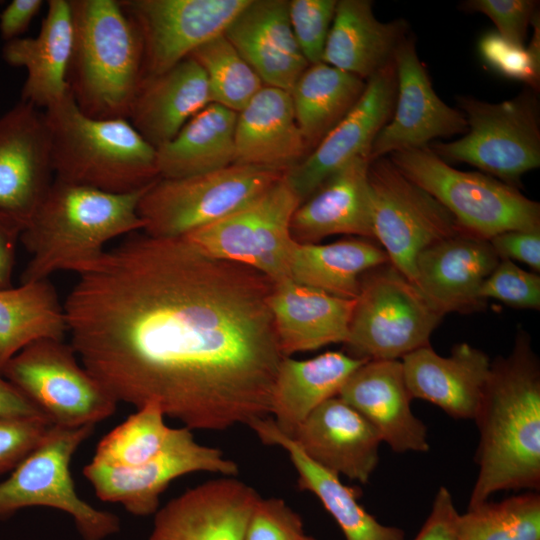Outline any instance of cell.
I'll return each mask as SVG.
<instances>
[{"mask_svg":"<svg viewBox=\"0 0 540 540\" xmlns=\"http://www.w3.org/2000/svg\"><path fill=\"white\" fill-rule=\"evenodd\" d=\"M396 94L397 76L392 59L366 81L361 98L347 115L285 173L301 203L354 158L370 155L375 137L392 117Z\"/></svg>","mask_w":540,"mask_h":540,"instance_id":"obj_17","label":"cell"},{"mask_svg":"<svg viewBox=\"0 0 540 540\" xmlns=\"http://www.w3.org/2000/svg\"><path fill=\"white\" fill-rule=\"evenodd\" d=\"M483 300L496 299L519 309H540V276L500 259L480 288Z\"/></svg>","mask_w":540,"mask_h":540,"instance_id":"obj_42","label":"cell"},{"mask_svg":"<svg viewBox=\"0 0 540 540\" xmlns=\"http://www.w3.org/2000/svg\"><path fill=\"white\" fill-rule=\"evenodd\" d=\"M67 332L64 306L48 279L0 290V369L28 344L63 340Z\"/></svg>","mask_w":540,"mask_h":540,"instance_id":"obj_36","label":"cell"},{"mask_svg":"<svg viewBox=\"0 0 540 540\" xmlns=\"http://www.w3.org/2000/svg\"><path fill=\"white\" fill-rule=\"evenodd\" d=\"M367 360L328 351L306 360L284 357L276 374L270 417L292 437L299 425L326 400L338 396L351 374Z\"/></svg>","mask_w":540,"mask_h":540,"instance_id":"obj_32","label":"cell"},{"mask_svg":"<svg viewBox=\"0 0 540 540\" xmlns=\"http://www.w3.org/2000/svg\"><path fill=\"white\" fill-rule=\"evenodd\" d=\"M224 35L265 86L290 92L309 66L294 37L286 0H249Z\"/></svg>","mask_w":540,"mask_h":540,"instance_id":"obj_24","label":"cell"},{"mask_svg":"<svg viewBox=\"0 0 540 540\" xmlns=\"http://www.w3.org/2000/svg\"><path fill=\"white\" fill-rule=\"evenodd\" d=\"M538 3L535 0H467L460 4V9L486 15L496 26L499 35L524 46Z\"/></svg>","mask_w":540,"mask_h":540,"instance_id":"obj_44","label":"cell"},{"mask_svg":"<svg viewBox=\"0 0 540 540\" xmlns=\"http://www.w3.org/2000/svg\"><path fill=\"white\" fill-rule=\"evenodd\" d=\"M369 164V155L354 158L297 207L290 227L297 243L316 244L336 234L374 239Z\"/></svg>","mask_w":540,"mask_h":540,"instance_id":"obj_25","label":"cell"},{"mask_svg":"<svg viewBox=\"0 0 540 540\" xmlns=\"http://www.w3.org/2000/svg\"><path fill=\"white\" fill-rule=\"evenodd\" d=\"M1 373L55 426H95L117 409L118 403L63 340L43 338L28 344Z\"/></svg>","mask_w":540,"mask_h":540,"instance_id":"obj_11","label":"cell"},{"mask_svg":"<svg viewBox=\"0 0 540 540\" xmlns=\"http://www.w3.org/2000/svg\"><path fill=\"white\" fill-rule=\"evenodd\" d=\"M300 199L285 175L249 204L183 237L209 256L248 266L273 283L290 279L296 241L291 220Z\"/></svg>","mask_w":540,"mask_h":540,"instance_id":"obj_12","label":"cell"},{"mask_svg":"<svg viewBox=\"0 0 540 540\" xmlns=\"http://www.w3.org/2000/svg\"><path fill=\"white\" fill-rule=\"evenodd\" d=\"M301 540H316V539H314V538L311 537V536L304 535L303 538H302Z\"/></svg>","mask_w":540,"mask_h":540,"instance_id":"obj_51","label":"cell"},{"mask_svg":"<svg viewBox=\"0 0 540 540\" xmlns=\"http://www.w3.org/2000/svg\"><path fill=\"white\" fill-rule=\"evenodd\" d=\"M165 414L155 402L137 408L97 444L93 462L135 467L157 456L167 445L173 429L166 425Z\"/></svg>","mask_w":540,"mask_h":540,"instance_id":"obj_38","label":"cell"},{"mask_svg":"<svg viewBox=\"0 0 540 540\" xmlns=\"http://www.w3.org/2000/svg\"><path fill=\"white\" fill-rule=\"evenodd\" d=\"M47 6L36 37L5 42L2 49L6 63L26 70L21 100L45 109L70 92L67 75L73 47L69 0H49Z\"/></svg>","mask_w":540,"mask_h":540,"instance_id":"obj_29","label":"cell"},{"mask_svg":"<svg viewBox=\"0 0 540 540\" xmlns=\"http://www.w3.org/2000/svg\"><path fill=\"white\" fill-rule=\"evenodd\" d=\"M273 282L184 238L105 251L64 302L71 346L117 402L157 403L190 430L270 416L280 362Z\"/></svg>","mask_w":540,"mask_h":540,"instance_id":"obj_1","label":"cell"},{"mask_svg":"<svg viewBox=\"0 0 540 540\" xmlns=\"http://www.w3.org/2000/svg\"><path fill=\"white\" fill-rule=\"evenodd\" d=\"M381 246L367 238L342 239L329 244H301L294 247L290 279L330 295L355 299L361 276L387 264Z\"/></svg>","mask_w":540,"mask_h":540,"instance_id":"obj_34","label":"cell"},{"mask_svg":"<svg viewBox=\"0 0 540 540\" xmlns=\"http://www.w3.org/2000/svg\"><path fill=\"white\" fill-rule=\"evenodd\" d=\"M304 533L300 515L280 498H259L244 534V540H301Z\"/></svg>","mask_w":540,"mask_h":540,"instance_id":"obj_43","label":"cell"},{"mask_svg":"<svg viewBox=\"0 0 540 540\" xmlns=\"http://www.w3.org/2000/svg\"><path fill=\"white\" fill-rule=\"evenodd\" d=\"M23 228L0 216V290L12 288L16 246Z\"/></svg>","mask_w":540,"mask_h":540,"instance_id":"obj_49","label":"cell"},{"mask_svg":"<svg viewBox=\"0 0 540 540\" xmlns=\"http://www.w3.org/2000/svg\"><path fill=\"white\" fill-rule=\"evenodd\" d=\"M458 513L450 491L441 486L431 511L414 540H458Z\"/></svg>","mask_w":540,"mask_h":540,"instance_id":"obj_47","label":"cell"},{"mask_svg":"<svg viewBox=\"0 0 540 540\" xmlns=\"http://www.w3.org/2000/svg\"><path fill=\"white\" fill-rule=\"evenodd\" d=\"M478 475L468 507L495 492L540 487V364L520 329L511 352L491 362L475 415Z\"/></svg>","mask_w":540,"mask_h":540,"instance_id":"obj_2","label":"cell"},{"mask_svg":"<svg viewBox=\"0 0 540 540\" xmlns=\"http://www.w3.org/2000/svg\"><path fill=\"white\" fill-rule=\"evenodd\" d=\"M536 91L526 88L516 97L489 103L458 96L468 130L452 142L428 146L445 162H465L512 187L540 165V109Z\"/></svg>","mask_w":540,"mask_h":540,"instance_id":"obj_7","label":"cell"},{"mask_svg":"<svg viewBox=\"0 0 540 540\" xmlns=\"http://www.w3.org/2000/svg\"><path fill=\"white\" fill-rule=\"evenodd\" d=\"M443 318L390 263L365 272L345 345L347 354L363 360H401L430 345Z\"/></svg>","mask_w":540,"mask_h":540,"instance_id":"obj_9","label":"cell"},{"mask_svg":"<svg viewBox=\"0 0 540 540\" xmlns=\"http://www.w3.org/2000/svg\"><path fill=\"white\" fill-rule=\"evenodd\" d=\"M458 540H540V495L529 491L485 501L459 514Z\"/></svg>","mask_w":540,"mask_h":540,"instance_id":"obj_37","label":"cell"},{"mask_svg":"<svg viewBox=\"0 0 540 540\" xmlns=\"http://www.w3.org/2000/svg\"><path fill=\"white\" fill-rule=\"evenodd\" d=\"M148 187L114 194L54 178L20 235L30 254L21 283L58 271L80 275L103 256L107 242L143 230L138 203Z\"/></svg>","mask_w":540,"mask_h":540,"instance_id":"obj_3","label":"cell"},{"mask_svg":"<svg viewBox=\"0 0 540 540\" xmlns=\"http://www.w3.org/2000/svg\"><path fill=\"white\" fill-rule=\"evenodd\" d=\"M52 174L45 113L20 100L0 116V216L24 228L51 186Z\"/></svg>","mask_w":540,"mask_h":540,"instance_id":"obj_18","label":"cell"},{"mask_svg":"<svg viewBox=\"0 0 540 540\" xmlns=\"http://www.w3.org/2000/svg\"><path fill=\"white\" fill-rule=\"evenodd\" d=\"M190 57L206 75L212 103L236 113L265 86L224 34L201 45Z\"/></svg>","mask_w":540,"mask_h":540,"instance_id":"obj_39","label":"cell"},{"mask_svg":"<svg viewBox=\"0 0 540 540\" xmlns=\"http://www.w3.org/2000/svg\"><path fill=\"white\" fill-rule=\"evenodd\" d=\"M211 103L206 75L189 56L163 73L142 78L127 119L157 149Z\"/></svg>","mask_w":540,"mask_h":540,"instance_id":"obj_28","label":"cell"},{"mask_svg":"<svg viewBox=\"0 0 540 540\" xmlns=\"http://www.w3.org/2000/svg\"><path fill=\"white\" fill-rule=\"evenodd\" d=\"M196 472L236 477L239 467L220 449L196 442L192 430L185 426L174 428L164 449L139 466L115 467L91 461L83 468L97 498L121 504L135 516L155 514L169 484Z\"/></svg>","mask_w":540,"mask_h":540,"instance_id":"obj_14","label":"cell"},{"mask_svg":"<svg viewBox=\"0 0 540 540\" xmlns=\"http://www.w3.org/2000/svg\"><path fill=\"white\" fill-rule=\"evenodd\" d=\"M285 173L234 163L199 175L159 178L138 203L143 230L154 238H183L243 208Z\"/></svg>","mask_w":540,"mask_h":540,"instance_id":"obj_8","label":"cell"},{"mask_svg":"<svg viewBox=\"0 0 540 540\" xmlns=\"http://www.w3.org/2000/svg\"><path fill=\"white\" fill-rule=\"evenodd\" d=\"M393 61L397 76L394 111L372 143L370 162L394 152L426 147L437 138L464 135L468 130L464 114L436 94L412 38L405 36L400 41Z\"/></svg>","mask_w":540,"mask_h":540,"instance_id":"obj_16","label":"cell"},{"mask_svg":"<svg viewBox=\"0 0 540 540\" xmlns=\"http://www.w3.org/2000/svg\"><path fill=\"white\" fill-rule=\"evenodd\" d=\"M412 182L420 186L455 218L460 229L489 240L511 230H540V205L518 188L490 175L458 170L429 146L387 156Z\"/></svg>","mask_w":540,"mask_h":540,"instance_id":"obj_6","label":"cell"},{"mask_svg":"<svg viewBox=\"0 0 540 540\" xmlns=\"http://www.w3.org/2000/svg\"><path fill=\"white\" fill-rule=\"evenodd\" d=\"M94 427L52 425L42 442L0 483V519L42 506L70 515L83 540H104L118 533L119 518L81 499L71 476V459Z\"/></svg>","mask_w":540,"mask_h":540,"instance_id":"obj_10","label":"cell"},{"mask_svg":"<svg viewBox=\"0 0 540 540\" xmlns=\"http://www.w3.org/2000/svg\"><path fill=\"white\" fill-rule=\"evenodd\" d=\"M365 87V80L324 62L305 69L289 93L309 153L355 106Z\"/></svg>","mask_w":540,"mask_h":540,"instance_id":"obj_35","label":"cell"},{"mask_svg":"<svg viewBox=\"0 0 540 540\" xmlns=\"http://www.w3.org/2000/svg\"><path fill=\"white\" fill-rule=\"evenodd\" d=\"M51 427L44 418L0 419V473L14 469L42 442Z\"/></svg>","mask_w":540,"mask_h":540,"instance_id":"obj_45","label":"cell"},{"mask_svg":"<svg viewBox=\"0 0 540 540\" xmlns=\"http://www.w3.org/2000/svg\"><path fill=\"white\" fill-rule=\"evenodd\" d=\"M142 43L143 77L163 73L225 33L249 0H119Z\"/></svg>","mask_w":540,"mask_h":540,"instance_id":"obj_15","label":"cell"},{"mask_svg":"<svg viewBox=\"0 0 540 540\" xmlns=\"http://www.w3.org/2000/svg\"><path fill=\"white\" fill-rule=\"evenodd\" d=\"M373 238L390 264L414 283L415 261L428 246L463 232L452 214L385 156L370 162Z\"/></svg>","mask_w":540,"mask_h":540,"instance_id":"obj_13","label":"cell"},{"mask_svg":"<svg viewBox=\"0 0 540 540\" xmlns=\"http://www.w3.org/2000/svg\"><path fill=\"white\" fill-rule=\"evenodd\" d=\"M406 21L381 22L369 0L337 1L322 62L367 81L392 59Z\"/></svg>","mask_w":540,"mask_h":540,"instance_id":"obj_31","label":"cell"},{"mask_svg":"<svg viewBox=\"0 0 540 540\" xmlns=\"http://www.w3.org/2000/svg\"><path fill=\"white\" fill-rule=\"evenodd\" d=\"M539 13L532 19L533 36L529 46L516 45L496 31H489L478 41L482 61L498 75L525 83L538 92L540 84Z\"/></svg>","mask_w":540,"mask_h":540,"instance_id":"obj_40","label":"cell"},{"mask_svg":"<svg viewBox=\"0 0 540 540\" xmlns=\"http://www.w3.org/2000/svg\"><path fill=\"white\" fill-rule=\"evenodd\" d=\"M235 163L287 172L307 155L289 92L263 86L237 113Z\"/></svg>","mask_w":540,"mask_h":540,"instance_id":"obj_27","label":"cell"},{"mask_svg":"<svg viewBox=\"0 0 540 540\" xmlns=\"http://www.w3.org/2000/svg\"><path fill=\"white\" fill-rule=\"evenodd\" d=\"M336 5V0L288 1L290 25L309 65L322 62Z\"/></svg>","mask_w":540,"mask_h":540,"instance_id":"obj_41","label":"cell"},{"mask_svg":"<svg viewBox=\"0 0 540 540\" xmlns=\"http://www.w3.org/2000/svg\"><path fill=\"white\" fill-rule=\"evenodd\" d=\"M14 418L47 419L30 400L2 375L0 369V419Z\"/></svg>","mask_w":540,"mask_h":540,"instance_id":"obj_50","label":"cell"},{"mask_svg":"<svg viewBox=\"0 0 540 540\" xmlns=\"http://www.w3.org/2000/svg\"><path fill=\"white\" fill-rule=\"evenodd\" d=\"M42 0H13L0 13V34L5 42L20 38L39 13Z\"/></svg>","mask_w":540,"mask_h":540,"instance_id":"obj_48","label":"cell"},{"mask_svg":"<svg viewBox=\"0 0 540 540\" xmlns=\"http://www.w3.org/2000/svg\"><path fill=\"white\" fill-rule=\"evenodd\" d=\"M73 47L69 91L78 108L97 119L128 118L142 80L139 33L117 0H69Z\"/></svg>","mask_w":540,"mask_h":540,"instance_id":"obj_4","label":"cell"},{"mask_svg":"<svg viewBox=\"0 0 540 540\" xmlns=\"http://www.w3.org/2000/svg\"><path fill=\"white\" fill-rule=\"evenodd\" d=\"M259 498L236 477L202 483L157 510L148 540H244Z\"/></svg>","mask_w":540,"mask_h":540,"instance_id":"obj_19","label":"cell"},{"mask_svg":"<svg viewBox=\"0 0 540 540\" xmlns=\"http://www.w3.org/2000/svg\"><path fill=\"white\" fill-rule=\"evenodd\" d=\"M499 261L488 240L460 232L418 254L413 284L443 316L480 311V288Z\"/></svg>","mask_w":540,"mask_h":540,"instance_id":"obj_20","label":"cell"},{"mask_svg":"<svg viewBox=\"0 0 540 540\" xmlns=\"http://www.w3.org/2000/svg\"><path fill=\"white\" fill-rule=\"evenodd\" d=\"M403 372L412 399L428 401L455 419H474L491 370V360L468 343L455 345L450 356L430 346L405 355Z\"/></svg>","mask_w":540,"mask_h":540,"instance_id":"obj_23","label":"cell"},{"mask_svg":"<svg viewBox=\"0 0 540 540\" xmlns=\"http://www.w3.org/2000/svg\"><path fill=\"white\" fill-rule=\"evenodd\" d=\"M500 259L519 261L540 271V230H511L488 240Z\"/></svg>","mask_w":540,"mask_h":540,"instance_id":"obj_46","label":"cell"},{"mask_svg":"<svg viewBox=\"0 0 540 540\" xmlns=\"http://www.w3.org/2000/svg\"><path fill=\"white\" fill-rule=\"evenodd\" d=\"M291 438L318 465L362 484L379 462L378 432L338 396L318 406Z\"/></svg>","mask_w":540,"mask_h":540,"instance_id":"obj_22","label":"cell"},{"mask_svg":"<svg viewBox=\"0 0 540 540\" xmlns=\"http://www.w3.org/2000/svg\"><path fill=\"white\" fill-rule=\"evenodd\" d=\"M338 397L356 409L398 453L427 452V427L411 410L401 360H370L344 383Z\"/></svg>","mask_w":540,"mask_h":540,"instance_id":"obj_21","label":"cell"},{"mask_svg":"<svg viewBox=\"0 0 540 540\" xmlns=\"http://www.w3.org/2000/svg\"><path fill=\"white\" fill-rule=\"evenodd\" d=\"M266 445L284 449L298 474L301 490L313 493L334 518L345 540H405L404 531L383 525L358 502L359 491L343 484L339 475L312 461L268 416L249 426Z\"/></svg>","mask_w":540,"mask_h":540,"instance_id":"obj_30","label":"cell"},{"mask_svg":"<svg viewBox=\"0 0 540 540\" xmlns=\"http://www.w3.org/2000/svg\"><path fill=\"white\" fill-rule=\"evenodd\" d=\"M237 113L211 103L195 114L176 136L156 149L159 178L199 175L235 163Z\"/></svg>","mask_w":540,"mask_h":540,"instance_id":"obj_33","label":"cell"},{"mask_svg":"<svg viewBox=\"0 0 540 540\" xmlns=\"http://www.w3.org/2000/svg\"><path fill=\"white\" fill-rule=\"evenodd\" d=\"M269 306L285 357L346 343L355 299L340 298L291 279L273 283Z\"/></svg>","mask_w":540,"mask_h":540,"instance_id":"obj_26","label":"cell"},{"mask_svg":"<svg viewBox=\"0 0 540 540\" xmlns=\"http://www.w3.org/2000/svg\"><path fill=\"white\" fill-rule=\"evenodd\" d=\"M44 113L56 179L114 194L140 191L159 179L156 149L128 119L89 117L70 92Z\"/></svg>","mask_w":540,"mask_h":540,"instance_id":"obj_5","label":"cell"}]
</instances>
